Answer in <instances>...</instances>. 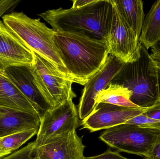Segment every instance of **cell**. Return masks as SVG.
<instances>
[{"mask_svg": "<svg viewBox=\"0 0 160 159\" xmlns=\"http://www.w3.org/2000/svg\"><path fill=\"white\" fill-rule=\"evenodd\" d=\"M40 119L38 115L0 107V138L31 129H38Z\"/></svg>", "mask_w": 160, "mask_h": 159, "instance_id": "cell-14", "label": "cell"}, {"mask_svg": "<svg viewBox=\"0 0 160 159\" xmlns=\"http://www.w3.org/2000/svg\"><path fill=\"white\" fill-rule=\"evenodd\" d=\"M54 41L69 77L82 86L103 66L109 55L107 41L78 33L55 32Z\"/></svg>", "mask_w": 160, "mask_h": 159, "instance_id": "cell-1", "label": "cell"}, {"mask_svg": "<svg viewBox=\"0 0 160 159\" xmlns=\"http://www.w3.org/2000/svg\"><path fill=\"white\" fill-rule=\"evenodd\" d=\"M2 21L27 47L50 62L69 77L54 43L55 31L52 29L39 19L32 18L22 12L6 14L2 17Z\"/></svg>", "mask_w": 160, "mask_h": 159, "instance_id": "cell-4", "label": "cell"}, {"mask_svg": "<svg viewBox=\"0 0 160 159\" xmlns=\"http://www.w3.org/2000/svg\"><path fill=\"white\" fill-rule=\"evenodd\" d=\"M124 19L139 39L145 15L141 0H115Z\"/></svg>", "mask_w": 160, "mask_h": 159, "instance_id": "cell-17", "label": "cell"}, {"mask_svg": "<svg viewBox=\"0 0 160 159\" xmlns=\"http://www.w3.org/2000/svg\"><path fill=\"white\" fill-rule=\"evenodd\" d=\"M10 153L5 150H3L0 147V159L3 158L4 157L10 155Z\"/></svg>", "mask_w": 160, "mask_h": 159, "instance_id": "cell-28", "label": "cell"}, {"mask_svg": "<svg viewBox=\"0 0 160 159\" xmlns=\"http://www.w3.org/2000/svg\"><path fill=\"white\" fill-rule=\"evenodd\" d=\"M20 2V0H0V17Z\"/></svg>", "mask_w": 160, "mask_h": 159, "instance_id": "cell-26", "label": "cell"}, {"mask_svg": "<svg viewBox=\"0 0 160 159\" xmlns=\"http://www.w3.org/2000/svg\"><path fill=\"white\" fill-rule=\"evenodd\" d=\"M55 32L78 33L107 41L112 16L110 0H94L79 8L48 10L38 14Z\"/></svg>", "mask_w": 160, "mask_h": 159, "instance_id": "cell-2", "label": "cell"}, {"mask_svg": "<svg viewBox=\"0 0 160 159\" xmlns=\"http://www.w3.org/2000/svg\"><path fill=\"white\" fill-rule=\"evenodd\" d=\"M33 52L34 61L30 69L36 85L49 105L54 108L76 98L73 81L50 62Z\"/></svg>", "mask_w": 160, "mask_h": 159, "instance_id": "cell-5", "label": "cell"}, {"mask_svg": "<svg viewBox=\"0 0 160 159\" xmlns=\"http://www.w3.org/2000/svg\"><path fill=\"white\" fill-rule=\"evenodd\" d=\"M5 72L33 107L40 119L52 109L36 85L30 66H12L5 69Z\"/></svg>", "mask_w": 160, "mask_h": 159, "instance_id": "cell-13", "label": "cell"}, {"mask_svg": "<svg viewBox=\"0 0 160 159\" xmlns=\"http://www.w3.org/2000/svg\"><path fill=\"white\" fill-rule=\"evenodd\" d=\"M85 147L82 139L74 131L34 147L32 159H83Z\"/></svg>", "mask_w": 160, "mask_h": 159, "instance_id": "cell-11", "label": "cell"}, {"mask_svg": "<svg viewBox=\"0 0 160 159\" xmlns=\"http://www.w3.org/2000/svg\"><path fill=\"white\" fill-rule=\"evenodd\" d=\"M111 83L122 85L130 90L131 101L141 108L150 107L160 98L158 72L150 53L140 42L136 59L125 63Z\"/></svg>", "mask_w": 160, "mask_h": 159, "instance_id": "cell-3", "label": "cell"}, {"mask_svg": "<svg viewBox=\"0 0 160 159\" xmlns=\"http://www.w3.org/2000/svg\"><path fill=\"white\" fill-rule=\"evenodd\" d=\"M32 50L27 47L0 20V66L5 69L17 66H32Z\"/></svg>", "mask_w": 160, "mask_h": 159, "instance_id": "cell-12", "label": "cell"}, {"mask_svg": "<svg viewBox=\"0 0 160 159\" xmlns=\"http://www.w3.org/2000/svg\"><path fill=\"white\" fill-rule=\"evenodd\" d=\"M125 124H132L140 128L160 131V121L148 117L144 113L134 117Z\"/></svg>", "mask_w": 160, "mask_h": 159, "instance_id": "cell-20", "label": "cell"}, {"mask_svg": "<svg viewBox=\"0 0 160 159\" xmlns=\"http://www.w3.org/2000/svg\"><path fill=\"white\" fill-rule=\"evenodd\" d=\"M78 118L73 100L49 110L40 119L34 148L53 137L76 131L79 126Z\"/></svg>", "mask_w": 160, "mask_h": 159, "instance_id": "cell-8", "label": "cell"}, {"mask_svg": "<svg viewBox=\"0 0 160 159\" xmlns=\"http://www.w3.org/2000/svg\"><path fill=\"white\" fill-rule=\"evenodd\" d=\"M160 133L158 130L123 124L105 130L99 139L118 152L144 157Z\"/></svg>", "mask_w": 160, "mask_h": 159, "instance_id": "cell-6", "label": "cell"}, {"mask_svg": "<svg viewBox=\"0 0 160 159\" xmlns=\"http://www.w3.org/2000/svg\"><path fill=\"white\" fill-rule=\"evenodd\" d=\"M83 159H130L121 156L118 151L108 149L102 154L91 157H84Z\"/></svg>", "mask_w": 160, "mask_h": 159, "instance_id": "cell-24", "label": "cell"}, {"mask_svg": "<svg viewBox=\"0 0 160 159\" xmlns=\"http://www.w3.org/2000/svg\"><path fill=\"white\" fill-rule=\"evenodd\" d=\"M125 63L109 54L103 66L84 86L78 105V114L80 119H84L93 111L97 105L98 95L106 88Z\"/></svg>", "mask_w": 160, "mask_h": 159, "instance_id": "cell-9", "label": "cell"}, {"mask_svg": "<svg viewBox=\"0 0 160 159\" xmlns=\"http://www.w3.org/2000/svg\"><path fill=\"white\" fill-rule=\"evenodd\" d=\"M38 129H31L0 138V147L11 154L37 134Z\"/></svg>", "mask_w": 160, "mask_h": 159, "instance_id": "cell-19", "label": "cell"}, {"mask_svg": "<svg viewBox=\"0 0 160 159\" xmlns=\"http://www.w3.org/2000/svg\"><path fill=\"white\" fill-rule=\"evenodd\" d=\"M132 92L122 85L111 83L97 97V104L106 103L129 108H141L131 101Z\"/></svg>", "mask_w": 160, "mask_h": 159, "instance_id": "cell-18", "label": "cell"}, {"mask_svg": "<svg viewBox=\"0 0 160 159\" xmlns=\"http://www.w3.org/2000/svg\"><path fill=\"white\" fill-rule=\"evenodd\" d=\"M34 145V142L30 143L18 151L14 152L1 159H32V154Z\"/></svg>", "mask_w": 160, "mask_h": 159, "instance_id": "cell-21", "label": "cell"}, {"mask_svg": "<svg viewBox=\"0 0 160 159\" xmlns=\"http://www.w3.org/2000/svg\"><path fill=\"white\" fill-rule=\"evenodd\" d=\"M0 107L37 115L27 99L12 83L0 66Z\"/></svg>", "mask_w": 160, "mask_h": 159, "instance_id": "cell-15", "label": "cell"}, {"mask_svg": "<svg viewBox=\"0 0 160 159\" xmlns=\"http://www.w3.org/2000/svg\"><path fill=\"white\" fill-rule=\"evenodd\" d=\"M144 114L152 119L160 121V98L153 105L148 107Z\"/></svg>", "mask_w": 160, "mask_h": 159, "instance_id": "cell-25", "label": "cell"}, {"mask_svg": "<svg viewBox=\"0 0 160 159\" xmlns=\"http://www.w3.org/2000/svg\"><path fill=\"white\" fill-rule=\"evenodd\" d=\"M150 56L153 62V66L157 70L160 87V40L151 48Z\"/></svg>", "mask_w": 160, "mask_h": 159, "instance_id": "cell-23", "label": "cell"}, {"mask_svg": "<svg viewBox=\"0 0 160 159\" xmlns=\"http://www.w3.org/2000/svg\"><path fill=\"white\" fill-rule=\"evenodd\" d=\"M110 1L112 16L107 39L109 54L125 63L132 62L139 53V38L125 20L115 1Z\"/></svg>", "mask_w": 160, "mask_h": 159, "instance_id": "cell-7", "label": "cell"}, {"mask_svg": "<svg viewBox=\"0 0 160 159\" xmlns=\"http://www.w3.org/2000/svg\"><path fill=\"white\" fill-rule=\"evenodd\" d=\"M160 40V0L156 1L145 17L139 41L147 49Z\"/></svg>", "mask_w": 160, "mask_h": 159, "instance_id": "cell-16", "label": "cell"}, {"mask_svg": "<svg viewBox=\"0 0 160 159\" xmlns=\"http://www.w3.org/2000/svg\"><path fill=\"white\" fill-rule=\"evenodd\" d=\"M144 158L145 159H160V133Z\"/></svg>", "mask_w": 160, "mask_h": 159, "instance_id": "cell-22", "label": "cell"}, {"mask_svg": "<svg viewBox=\"0 0 160 159\" xmlns=\"http://www.w3.org/2000/svg\"><path fill=\"white\" fill-rule=\"evenodd\" d=\"M94 0H75L73 1V8H79L85 6L94 2Z\"/></svg>", "mask_w": 160, "mask_h": 159, "instance_id": "cell-27", "label": "cell"}, {"mask_svg": "<svg viewBox=\"0 0 160 159\" xmlns=\"http://www.w3.org/2000/svg\"><path fill=\"white\" fill-rule=\"evenodd\" d=\"M147 108H129L109 104H97L93 111L82 120L81 125L91 133L108 129L125 124L143 113Z\"/></svg>", "mask_w": 160, "mask_h": 159, "instance_id": "cell-10", "label": "cell"}]
</instances>
